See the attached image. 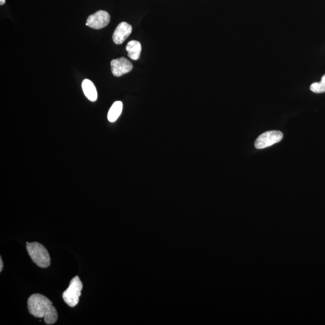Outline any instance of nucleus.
<instances>
[{
  "label": "nucleus",
  "instance_id": "obj_1",
  "mask_svg": "<svg viewBox=\"0 0 325 325\" xmlns=\"http://www.w3.org/2000/svg\"><path fill=\"white\" fill-rule=\"evenodd\" d=\"M30 314L36 318H44L45 323L53 324L58 319V313L53 302L44 295L33 294L27 301Z\"/></svg>",
  "mask_w": 325,
  "mask_h": 325
},
{
  "label": "nucleus",
  "instance_id": "obj_2",
  "mask_svg": "<svg viewBox=\"0 0 325 325\" xmlns=\"http://www.w3.org/2000/svg\"><path fill=\"white\" fill-rule=\"evenodd\" d=\"M27 251L30 257L38 266L47 268L51 264V258L46 248L38 242L27 244Z\"/></svg>",
  "mask_w": 325,
  "mask_h": 325
},
{
  "label": "nucleus",
  "instance_id": "obj_3",
  "mask_svg": "<svg viewBox=\"0 0 325 325\" xmlns=\"http://www.w3.org/2000/svg\"><path fill=\"white\" fill-rule=\"evenodd\" d=\"M83 289V283L78 276L72 278L69 287L63 292L62 297L66 303L70 307H74L79 302L81 291Z\"/></svg>",
  "mask_w": 325,
  "mask_h": 325
},
{
  "label": "nucleus",
  "instance_id": "obj_4",
  "mask_svg": "<svg viewBox=\"0 0 325 325\" xmlns=\"http://www.w3.org/2000/svg\"><path fill=\"white\" fill-rule=\"evenodd\" d=\"M282 132L279 131L272 130L264 132L256 139L254 143L256 148L260 149L266 148L279 142L282 139Z\"/></svg>",
  "mask_w": 325,
  "mask_h": 325
},
{
  "label": "nucleus",
  "instance_id": "obj_5",
  "mask_svg": "<svg viewBox=\"0 0 325 325\" xmlns=\"http://www.w3.org/2000/svg\"><path fill=\"white\" fill-rule=\"evenodd\" d=\"M110 21V16L108 12L99 11L87 18L86 25L90 28L99 30L106 27Z\"/></svg>",
  "mask_w": 325,
  "mask_h": 325
},
{
  "label": "nucleus",
  "instance_id": "obj_6",
  "mask_svg": "<svg viewBox=\"0 0 325 325\" xmlns=\"http://www.w3.org/2000/svg\"><path fill=\"white\" fill-rule=\"evenodd\" d=\"M133 66L130 61L125 57L113 59L111 62V72L114 76L120 77L132 71Z\"/></svg>",
  "mask_w": 325,
  "mask_h": 325
},
{
  "label": "nucleus",
  "instance_id": "obj_7",
  "mask_svg": "<svg viewBox=\"0 0 325 325\" xmlns=\"http://www.w3.org/2000/svg\"><path fill=\"white\" fill-rule=\"evenodd\" d=\"M132 30L130 24L126 22L120 23L113 33V41L114 43L117 45L122 44L131 35Z\"/></svg>",
  "mask_w": 325,
  "mask_h": 325
},
{
  "label": "nucleus",
  "instance_id": "obj_8",
  "mask_svg": "<svg viewBox=\"0 0 325 325\" xmlns=\"http://www.w3.org/2000/svg\"><path fill=\"white\" fill-rule=\"evenodd\" d=\"M83 91L87 98L90 101L94 102L98 98L97 90H96L94 84L92 81L89 79H85L83 81L82 84Z\"/></svg>",
  "mask_w": 325,
  "mask_h": 325
},
{
  "label": "nucleus",
  "instance_id": "obj_9",
  "mask_svg": "<svg viewBox=\"0 0 325 325\" xmlns=\"http://www.w3.org/2000/svg\"><path fill=\"white\" fill-rule=\"evenodd\" d=\"M128 56L132 60H137L139 59L141 50V44L137 41H129L126 46Z\"/></svg>",
  "mask_w": 325,
  "mask_h": 325
},
{
  "label": "nucleus",
  "instance_id": "obj_10",
  "mask_svg": "<svg viewBox=\"0 0 325 325\" xmlns=\"http://www.w3.org/2000/svg\"><path fill=\"white\" fill-rule=\"evenodd\" d=\"M123 104L121 101L114 102L108 111L107 118L110 122H115L122 113Z\"/></svg>",
  "mask_w": 325,
  "mask_h": 325
},
{
  "label": "nucleus",
  "instance_id": "obj_11",
  "mask_svg": "<svg viewBox=\"0 0 325 325\" xmlns=\"http://www.w3.org/2000/svg\"><path fill=\"white\" fill-rule=\"evenodd\" d=\"M310 90L315 93H324L325 92V86L320 82L314 83L310 86Z\"/></svg>",
  "mask_w": 325,
  "mask_h": 325
},
{
  "label": "nucleus",
  "instance_id": "obj_12",
  "mask_svg": "<svg viewBox=\"0 0 325 325\" xmlns=\"http://www.w3.org/2000/svg\"><path fill=\"white\" fill-rule=\"evenodd\" d=\"M3 269V263L2 257L0 258V272H2Z\"/></svg>",
  "mask_w": 325,
  "mask_h": 325
},
{
  "label": "nucleus",
  "instance_id": "obj_13",
  "mask_svg": "<svg viewBox=\"0 0 325 325\" xmlns=\"http://www.w3.org/2000/svg\"><path fill=\"white\" fill-rule=\"evenodd\" d=\"M320 83L323 84V85L325 86V74L323 75V77H321Z\"/></svg>",
  "mask_w": 325,
  "mask_h": 325
},
{
  "label": "nucleus",
  "instance_id": "obj_14",
  "mask_svg": "<svg viewBox=\"0 0 325 325\" xmlns=\"http://www.w3.org/2000/svg\"><path fill=\"white\" fill-rule=\"evenodd\" d=\"M6 3V0H0V5H4Z\"/></svg>",
  "mask_w": 325,
  "mask_h": 325
}]
</instances>
